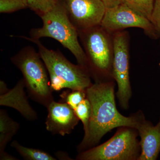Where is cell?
<instances>
[{"label": "cell", "instance_id": "cell-1", "mask_svg": "<svg viewBox=\"0 0 160 160\" xmlns=\"http://www.w3.org/2000/svg\"><path fill=\"white\" fill-rule=\"evenodd\" d=\"M114 80L98 82L86 89V98L91 104L88 129L77 149L79 152L96 146L105 134L116 128H136L144 116L141 111L126 117L118 111L114 94Z\"/></svg>", "mask_w": 160, "mask_h": 160}, {"label": "cell", "instance_id": "cell-2", "mask_svg": "<svg viewBox=\"0 0 160 160\" xmlns=\"http://www.w3.org/2000/svg\"><path fill=\"white\" fill-rule=\"evenodd\" d=\"M35 44L38 52L49 73L52 91L64 89L71 90H86L91 86V77L86 68L75 65L67 59L59 51L46 48L39 39L26 36H19Z\"/></svg>", "mask_w": 160, "mask_h": 160}, {"label": "cell", "instance_id": "cell-3", "mask_svg": "<svg viewBox=\"0 0 160 160\" xmlns=\"http://www.w3.org/2000/svg\"><path fill=\"white\" fill-rule=\"evenodd\" d=\"M78 32L92 78L95 82L114 80L112 33L101 25Z\"/></svg>", "mask_w": 160, "mask_h": 160}, {"label": "cell", "instance_id": "cell-4", "mask_svg": "<svg viewBox=\"0 0 160 160\" xmlns=\"http://www.w3.org/2000/svg\"><path fill=\"white\" fill-rule=\"evenodd\" d=\"M40 17L42 26L31 29L30 38L35 39L42 38L54 39L71 52L78 64L87 69L86 55L79 42L78 32L69 20L62 0H57L50 10Z\"/></svg>", "mask_w": 160, "mask_h": 160}, {"label": "cell", "instance_id": "cell-5", "mask_svg": "<svg viewBox=\"0 0 160 160\" xmlns=\"http://www.w3.org/2000/svg\"><path fill=\"white\" fill-rule=\"evenodd\" d=\"M11 61L22 72L30 98L47 108L54 101L53 91L47 69L38 52L32 46H26L12 57Z\"/></svg>", "mask_w": 160, "mask_h": 160}, {"label": "cell", "instance_id": "cell-6", "mask_svg": "<svg viewBox=\"0 0 160 160\" xmlns=\"http://www.w3.org/2000/svg\"><path fill=\"white\" fill-rule=\"evenodd\" d=\"M136 129L119 127L107 142L79 152L78 160H138L141 154Z\"/></svg>", "mask_w": 160, "mask_h": 160}, {"label": "cell", "instance_id": "cell-7", "mask_svg": "<svg viewBox=\"0 0 160 160\" xmlns=\"http://www.w3.org/2000/svg\"><path fill=\"white\" fill-rule=\"evenodd\" d=\"M112 35V77L118 84L116 96L119 104L122 109H127L132 96L129 74L130 37L126 30L115 32Z\"/></svg>", "mask_w": 160, "mask_h": 160}, {"label": "cell", "instance_id": "cell-8", "mask_svg": "<svg viewBox=\"0 0 160 160\" xmlns=\"http://www.w3.org/2000/svg\"><path fill=\"white\" fill-rule=\"evenodd\" d=\"M101 25L112 33L127 28H138L142 29L152 39L160 38V32L150 20L140 15L122 2L113 8L106 9Z\"/></svg>", "mask_w": 160, "mask_h": 160}, {"label": "cell", "instance_id": "cell-9", "mask_svg": "<svg viewBox=\"0 0 160 160\" xmlns=\"http://www.w3.org/2000/svg\"><path fill=\"white\" fill-rule=\"evenodd\" d=\"M67 15L78 31L101 25L106 8L102 0H62Z\"/></svg>", "mask_w": 160, "mask_h": 160}, {"label": "cell", "instance_id": "cell-10", "mask_svg": "<svg viewBox=\"0 0 160 160\" xmlns=\"http://www.w3.org/2000/svg\"><path fill=\"white\" fill-rule=\"evenodd\" d=\"M47 109L46 129L52 134L62 136L70 134L79 121L73 109L66 103L54 101Z\"/></svg>", "mask_w": 160, "mask_h": 160}, {"label": "cell", "instance_id": "cell-11", "mask_svg": "<svg viewBox=\"0 0 160 160\" xmlns=\"http://www.w3.org/2000/svg\"><path fill=\"white\" fill-rule=\"evenodd\" d=\"M23 79L17 83L14 88L8 89L4 81H0V105L16 109L26 120H37V113L29 104L25 93Z\"/></svg>", "mask_w": 160, "mask_h": 160}, {"label": "cell", "instance_id": "cell-12", "mask_svg": "<svg viewBox=\"0 0 160 160\" xmlns=\"http://www.w3.org/2000/svg\"><path fill=\"white\" fill-rule=\"evenodd\" d=\"M136 129L141 140V154L138 160H156L160 152V122L154 126L143 116Z\"/></svg>", "mask_w": 160, "mask_h": 160}, {"label": "cell", "instance_id": "cell-13", "mask_svg": "<svg viewBox=\"0 0 160 160\" xmlns=\"http://www.w3.org/2000/svg\"><path fill=\"white\" fill-rule=\"evenodd\" d=\"M19 128V124L9 117L5 110H0V160H18L8 154L5 149Z\"/></svg>", "mask_w": 160, "mask_h": 160}, {"label": "cell", "instance_id": "cell-14", "mask_svg": "<svg viewBox=\"0 0 160 160\" xmlns=\"http://www.w3.org/2000/svg\"><path fill=\"white\" fill-rule=\"evenodd\" d=\"M11 146L18 152L20 155L26 160H56L57 158L48 152L39 149L29 148L22 146L14 140Z\"/></svg>", "mask_w": 160, "mask_h": 160}, {"label": "cell", "instance_id": "cell-15", "mask_svg": "<svg viewBox=\"0 0 160 160\" xmlns=\"http://www.w3.org/2000/svg\"><path fill=\"white\" fill-rule=\"evenodd\" d=\"M155 0H122L132 10L150 21Z\"/></svg>", "mask_w": 160, "mask_h": 160}, {"label": "cell", "instance_id": "cell-16", "mask_svg": "<svg viewBox=\"0 0 160 160\" xmlns=\"http://www.w3.org/2000/svg\"><path fill=\"white\" fill-rule=\"evenodd\" d=\"M61 101L66 103L73 109L86 98V91L84 90H74L64 92L60 95Z\"/></svg>", "mask_w": 160, "mask_h": 160}, {"label": "cell", "instance_id": "cell-17", "mask_svg": "<svg viewBox=\"0 0 160 160\" xmlns=\"http://www.w3.org/2000/svg\"><path fill=\"white\" fill-rule=\"evenodd\" d=\"M74 111L79 119L83 125L84 133L87 131L91 113V106L87 98L83 100L79 105L74 109Z\"/></svg>", "mask_w": 160, "mask_h": 160}, {"label": "cell", "instance_id": "cell-18", "mask_svg": "<svg viewBox=\"0 0 160 160\" xmlns=\"http://www.w3.org/2000/svg\"><path fill=\"white\" fill-rule=\"evenodd\" d=\"M29 8L27 0H0V12L9 13Z\"/></svg>", "mask_w": 160, "mask_h": 160}, {"label": "cell", "instance_id": "cell-19", "mask_svg": "<svg viewBox=\"0 0 160 160\" xmlns=\"http://www.w3.org/2000/svg\"><path fill=\"white\" fill-rule=\"evenodd\" d=\"M29 8L35 12L38 15L49 11L54 6L57 0H27Z\"/></svg>", "mask_w": 160, "mask_h": 160}, {"label": "cell", "instance_id": "cell-20", "mask_svg": "<svg viewBox=\"0 0 160 160\" xmlns=\"http://www.w3.org/2000/svg\"><path fill=\"white\" fill-rule=\"evenodd\" d=\"M150 21L160 32V0L155 1Z\"/></svg>", "mask_w": 160, "mask_h": 160}, {"label": "cell", "instance_id": "cell-21", "mask_svg": "<svg viewBox=\"0 0 160 160\" xmlns=\"http://www.w3.org/2000/svg\"><path fill=\"white\" fill-rule=\"evenodd\" d=\"M106 9L113 8L122 3V0H102Z\"/></svg>", "mask_w": 160, "mask_h": 160}, {"label": "cell", "instance_id": "cell-22", "mask_svg": "<svg viewBox=\"0 0 160 160\" xmlns=\"http://www.w3.org/2000/svg\"><path fill=\"white\" fill-rule=\"evenodd\" d=\"M56 156L57 158L59 160H72L71 158L69 156V155L66 152L62 151H58L56 153Z\"/></svg>", "mask_w": 160, "mask_h": 160}, {"label": "cell", "instance_id": "cell-23", "mask_svg": "<svg viewBox=\"0 0 160 160\" xmlns=\"http://www.w3.org/2000/svg\"><path fill=\"white\" fill-rule=\"evenodd\" d=\"M159 67H160V62L159 63Z\"/></svg>", "mask_w": 160, "mask_h": 160}, {"label": "cell", "instance_id": "cell-24", "mask_svg": "<svg viewBox=\"0 0 160 160\" xmlns=\"http://www.w3.org/2000/svg\"><path fill=\"white\" fill-rule=\"evenodd\" d=\"M159 122H160V120H159Z\"/></svg>", "mask_w": 160, "mask_h": 160}]
</instances>
